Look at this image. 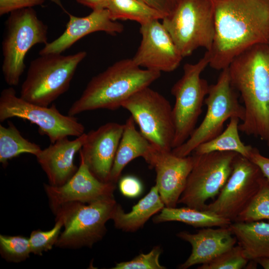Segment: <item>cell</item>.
I'll use <instances>...</instances> for the list:
<instances>
[{"instance_id":"obj_1","label":"cell","mask_w":269,"mask_h":269,"mask_svg":"<svg viewBox=\"0 0 269 269\" xmlns=\"http://www.w3.org/2000/svg\"><path fill=\"white\" fill-rule=\"evenodd\" d=\"M215 35L209 65L228 68L247 49L269 43V0H211Z\"/></svg>"},{"instance_id":"obj_2","label":"cell","mask_w":269,"mask_h":269,"mask_svg":"<svg viewBox=\"0 0 269 269\" xmlns=\"http://www.w3.org/2000/svg\"><path fill=\"white\" fill-rule=\"evenodd\" d=\"M228 68L232 85L245 109L239 131L259 137L269 146V43L247 49Z\"/></svg>"},{"instance_id":"obj_3","label":"cell","mask_w":269,"mask_h":269,"mask_svg":"<svg viewBox=\"0 0 269 269\" xmlns=\"http://www.w3.org/2000/svg\"><path fill=\"white\" fill-rule=\"evenodd\" d=\"M160 75L158 71L142 69L132 59L119 60L90 80L70 106L68 115L75 116L97 109L116 110L134 93L149 86Z\"/></svg>"},{"instance_id":"obj_4","label":"cell","mask_w":269,"mask_h":269,"mask_svg":"<svg viewBox=\"0 0 269 269\" xmlns=\"http://www.w3.org/2000/svg\"><path fill=\"white\" fill-rule=\"evenodd\" d=\"M39 55L29 64L21 85L20 97L33 104L49 106L68 90L75 71L86 57L87 52Z\"/></svg>"},{"instance_id":"obj_5","label":"cell","mask_w":269,"mask_h":269,"mask_svg":"<svg viewBox=\"0 0 269 269\" xmlns=\"http://www.w3.org/2000/svg\"><path fill=\"white\" fill-rule=\"evenodd\" d=\"M118 203L114 196L85 204L72 202L54 213L63 221L64 230L55 246L64 249L92 247L105 235L106 224L112 220Z\"/></svg>"},{"instance_id":"obj_6","label":"cell","mask_w":269,"mask_h":269,"mask_svg":"<svg viewBox=\"0 0 269 269\" xmlns=\"http://www.w3.org/2000/svg\"><path fill=\"white\" fill-rule=\"evenodd\" d=\"M47 26L32 7L11 11L5 21L2 42V71L10 86H16L25 69L24 59L35 45L48 43Z\"/></svg>"},{"instance_id":"obj_7","label":"cell","mask_w":269,"mask_h":269,"mask_svg":"<svg viewBox=\"0 0 269 269\" xmlns=\"http://www.w3.org/2000/svg\"><path fill=\"white\" fill-rule=\"evenodd\" d=\"M236 91L231 82L228 67L223 69L216 83L209 85L204 100L207 111L204 119L188 139L173 148L172 152L180 157L190 155L199 145L220 134L228 119L236 117L242 122L245 109L239 103Z\"/></svg>"},{"instance_id":"obj_8","label":"cell","mask_w":269,"mask_h":269,"mask_svg":"<svg viewBox=\"0 0 269 269\" xmlns=\"http://www.w3.org/2000/svg\"><path fill=\"white\" fill-rule=\"evenodd\" d=\"M162 23L183 58L199 47L211 49L215 35L211 0H179Z\"/></svg>"},{"instance_id":"obj_9","label":"cell","mask_w":269,"mask_h":269,"mask_svg":"<svg viewBox=\"0 0 269 269\" xmlns=\"http://www.w3.org/2000/svg\"><path fill=\"white\" fill-rule=\"evenodd\" d=\"M209 62L210 55L206 51L197 62L185 64L183 75L171 88V93L175 99L172 108L175 127L172 149L185 142L195 129L209 88L201 74Z\"/></svg>"},{"instance_id":"obj_10","label":"cell","mask_w":269,"mask_h":269,"mask_svg":"<svg viewBox=\"0 0 269 269\" xmlns=\"http://www.w3.org/2000/svg\"><path fill=\"white\" fill-rule=\"evenodd\" d=\"M12 118L36 125L39 133L47 135L51 143L69 136L78 137L84 133V126L75 116L61 114L54 104L42 106L28 102L17 97L10 86L0 93V121Z\"/></svg>"},{"instance_id":"obj_11","label":"cell","mask_w":269,"mask_h":269,"mask_svg":"<svg viewBox=\"0 0 269 269\" xmlns=\"http://www.w3.org/2000/svg\"><path fill=\"white\" fill-rule=\"evenodd\" d=\"M121 107L131 113L140 133L151 144L172 150L175 135L172 108L163 95L146 87L125 101Z\"/></svg>"},{"instance_id":"obj_12","label":"cell","mask_w":269,"mask_h":269,"mask_svg":"<svg viewBox=\"0 0 269 269\" xmlns=\"http://www.w3.org/2000/svg\"><path fill=\"white\" fill-rule=\"evenodd\" d=\"M238 154L233 151L193 153V167L178 203L204 210L206 202L217 196L227 181Z\"/></svg>"},{"instance_id":"obj_13","label":"cell","mask_w":269,"mask_h":269,"mask_svg":"<svg viewBox=\"0 0 269 269\" xmlns=\"http://www.w3.org/2000/svg\"><path fill=\"white\" fill-rule=\"evenodd\" d=\"M264 177L257 165L238 154L227 181L217 198L204 210L234 222L250 203Z\"/></svg>"},{"instance_id":"obj_14","label":"cell","mask_w":269,"mask_h":269,"mask_svg":"<svg viewBox=\"0 0 269 269\" xmlns=\"http://www.w3.org/2000/svg\"><path fill=\"white\" fill-rule=\"evenodd\" d=\"M140 45L133 58L138 66L159 72H170L183 57L162 22L154 19L140 24Z\"/></svg>"},{"instance_id":"obj_15","label":"cell","mask_w":269,"mask_h":269,"mask_svg":"<svg viewBox=\"0 0 269 269\" xmlns=\"http://www.w3.org/2000/svg\"><path fill=\"white\" fill-rule=\"evenodd\" d=\"M143 159L155 170V185L165 207H175L193 167V156H178L172 150H162L152 145Z\"/></svg>"},{"instance_id":"obj_16","label":"cell","mask_w":269,"mask_h":269,"mask_svg":"<svg viewBox=\"0 0 269 269\" xmlns=\"http://www.w3.org/2000/svg\"><path fill=\"white\" fill-rule=\"evenodd\" d=\"M115 188V183L103 182L95 177L81 159L77 171L65 183L59 186L44 184L49 206L54 214L67 203L88 204L113 197Z\"/></svg>"},{"instance_id":"obj_17","label":"cell","mask_w":269,"mask_h":269,"mask_svg":"<svg viewBox=\"0 0 269 269\" xmlns=\"http://www.w3.org/2000/svg\"><path fill=\"white\" fill-rule=\"evenodd\" d=\"M124 128V124L109 122L90 131L79 151L80 159L102 181H110L111 170Z\"/></svg>"},{"instance_id":"obj_18","label":"cell","mask_w":269,"mask_h":269,"mask_svg":"<svg viewBox=\"0 0 269 269\" xmlns=\"http://www.w3.org/2000/svg\"><path fill=\"white\" fill-rule=\"evenodd\" d=\"M66 12L69 20L64 31L56 39L45 44L40 50L39 55L62 53L77 41L93 32L103 31L116 35L124 30L123 25L112 20L107 9L93 10L83 17L76 16Z\"/></svg>"},{"instance_id":"obj_19","label":"cell","mask_w":269,"mask_h":269,"mask_svg":"<svg viewBox=\"0 0 269 269\" xmlns=\"http://www.w3.org/2000/svg\"><path fill=\"white\" fill-rule=\"evenodd\" d=\"M87 136L84 133L74 140L65 137L58 140L35 156L38 163L52 186L62 185L77 171L74 157L79 151Z\"/></svg>"},{"instance_id":"obj_20","label":"cell","mask_w":269,"mask_h":269,"mask_svg":"<svg viewBox=\"0 0 269 269\" xmlns=\"http://www.w3.org/2000/svg\"><path fill=\"white\" fill-rule=\"evenodd\" d=\"M177 236L192 246L190 255L178 267L180 269L208 263L235 246L237 242L229 226L204 228L195 234L181 231Z\"/></svg>"},{"instance_id":"obj_21","label":"cell","mask_w":269,"mask_h":269,"mask_svg":"<svg viewBox=\"0 0 269 269\" xmlns=\"http://www.w3.org/2000/svg\"><path fill=\"white\" fill-rule=\"evenodd\" d=\"M135 124L131 116L124 124L110 174V181L113 183L118 181L124 168L129 162L138 157L144 158L152 148V144L137 131Z\"/></svg>"},{"instance_id":"obj_22","label":"cell","mask_w":269,"mask_h":269,"mask_svg":"<svg viewBox=\"0 0 269 269\" xmlns=\"http://www.w3.org/2000/svg\"><path fill=\"white\" fill-rule=\"evenodd\" d=\"M229 226L249 261L269 258V222H233Z\"/></svg>"},{"instance_id":"obj_23","label":"cell","mask_w":269,"mask_h":269,"mask_svg":"<svg viewBox=\"0 0 269 269\" xmlns=\"http://www.w3.org/2000/svg\"><path fill=\"white\" fill-rule=\"evenodd\" d=\"M164 207L155 185L133 207L130 212L125 213L122 206L118 204L112 220L116 228L125 232H134L142 228L151 216Z\"/></svg>"},{"instance_id":"obj_24","label":"cell","mask_w":269,"mask_h":269,"mask_svg":"<svg viewBox=\"0 0 269 269\" xmlns=\"http://www.w3.org/2000/svg\"><path fill=\"white\" fill-rule=\"evenodd\" d=\"M154 223L177 221L195 228L228 226L232 221L207 210H199L189 207L176 208L164 207L152 218Z\"/></svg>"},{"instance_id":"obj_25","label":"cell","mask_w":269,"mask_h":269,"mask_svg":"<svg viewBox=\"0 0 269 269\" xmlns=\"http://www.w3.org/2000/svg\"><path fill=\"white\" fill-rule=\"evenodd\" d=\"M240 121L238 118H231L224 131L214 138L199 145L192 153L202 154L215 151H233L249 159L254 147L242 141L239 134Z\"/></svg>"},{"instance_id":"obj_26","label":"cell","mask_w":269,"mask_h":269,"mask_svg":"<svg viewBox=\"0 0 269 269\" xmlns=\"http://www.w3.org/2000/svg\"><path fill=\"white\" fill-rule=\"evenodd\" d=\"M8 127L0 125V162L6 166L9 160L22 153L36 156L41 150L40 146L23 137L11 122Z\"/></svg>"},{"instance_id":"obj_27","label":"cell","mask_w":269,"mask_h":269,"mask_svg":"<svg viewBox=\"0 0 269 269\" xmlns=\"http://www.w3.org/2000/svg\"><path fill=\"white\" fill-rule=\"evenodd\" d=\"M107 9L115 21L131 20L141 24L163 18L159 12L140 0H109Z\"/></svg>"},{"instance_id":"obj_28","label":"cell","mask_w":269,"mask_h":269,"mask_svg":"<svg viewBox=\"0 0 269 269\" xmlns=\"http://www.w3.org/2000/svg\"><path fill=\"white\" fill-rule=\"evenodd\" d=\"M269 220V180L264 177L260 187L248 206L234 222Z\"/></svg>"},{"instance_id":"obj_29","label":"cell","mask_w":269,"mask_h":269,"mask_svg":"<svg viewBox=\"0 0 269 269\" xmlns=\"http://www.w3.org/2000/svg\"><path fill=\"white\" fill-rule=\"evenodd\" d=\"M0 253L9 262L18 263L26 260L31 253L29 238L0 235Z\"/></svg>"},{"instance_id":"obj_30","label":"cell","mask_w":269,"mask_h":269,"mask_svg":"<svg viewBox=\"0 0 269 269\" xmlns=\"http://www.w3.org/2000/svg\"><path fill=\"white\" fill-rule=\"evenodd\" d=\"M54 227L48 231H33L29 238L31 253L41 256L44 252L51 250L55 245L60 235L64 223L62 219L56 217Z\"/></svg>"},{"instance_id":"obj_31","label":"cell","mask_w":269,"mask_h":269,"mask_svg":"<svg viewBox=\"0 0 269 269\" xmlns=\"http://www.w3.org/2000/svg\"><path fill=\"white\" fill-rule=\"evenodd\" d=\"M249 260L240 246H234L211 261L201 265L198 269H241Z\"/></svg>"},{"instance_id":"obj_32","label":"cell","mask_w":269,"mask_h":269,"mask_svg":"<svg viewBox=\"0 0 269 269\" xmlns=\"http://www.w3.org/2000/svg\"><path fill=\"white\" fill-rule=\"evenodd\" d=\"M162 249L156 246L147 254L141 253L132 260L117 263L113 269H165L160 265L159 257Z\"/></svg>"},{"instance_id":"obj_33","label":"cell","mask_w":269,"mask_h":269,"mask_svg":"<svg viewBox=\"0 0 269 269\" xmlns=\"http://www.w3.org/2000/svg\"><path fill=\"white\" fill-rule=\"evenodd\" d=\"M119 186L122 194L129 198L137 197L142 191L141 182L136 177L131 175L121 178Z\"/></svg>"},{"instance_id":"obj_34","label":"cell","mask_w":269,"mask_h":269,"mask_svg":"<svg viewBox=\"0 0 269 269\" xmlns=\"http://www.w3.org/2000/svg\"><path fill=\"white\" fill-rule=\"evenodd\" d=\"M45 0H0V15L24 8L42 5Z\"/></svg>"},{"instance_id":"obj_35","label":"cell","mask_w":269,"mask_h":269,"mask_svg":"<svg viewBox=\"0 0 269 269\" xmlns=\"http://www.w3.org/2000/svg\"><path fill=\"white\" fill-rule=\"evenodd\" d=\"M140 0L159 12L163 16L164 18V17L170 15L172 13L175 8L179 0Z\"/></svg>"},{"instance_id":"obj_36","label":"cell","mask_w":269,"mask_h":269,"mask_svg":"<svg viewBox=\"0 0 269 269\" xmlns=\"http://www.w3.org/2000/svg\"><path fill=\"white\" fill-rule=\"evenodd\" d=\"M249 159L259 167L264 177L269 180V158L262 155L254 147Z\"/></svg>"},{"instance_id":"obj_37","label":"cell","mask_w":269,"mask_h":269,"mask_svg":"<svg viewBox=\"0 0 269 269\" xmlns=\"http://www.w3.org/2000/svg\"><path fill=\"white\" fill-rule=\"evenodd\" d=\"M78 3L93 10L107 9L109 0H75Z\"/></svg>"},{"instance_id":"obj_38","label":"cell","mask_w":269,"mask_h":269,"mask_svg":"<svg viewBox=\"0 0 269 269\" xmlns=\"http://www.w3.org/2000/svg\"><path fill=\"white\" fill-rule=\"evenodd\" d=\"M265 269H269V258H263L255 261Z\"/></svg>"}]
</instances>
